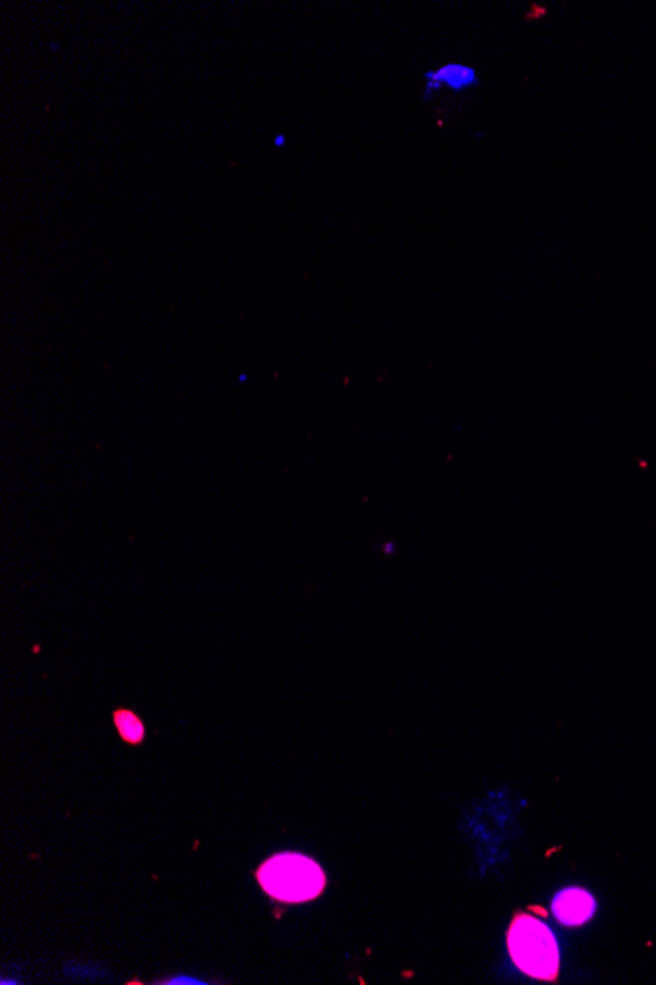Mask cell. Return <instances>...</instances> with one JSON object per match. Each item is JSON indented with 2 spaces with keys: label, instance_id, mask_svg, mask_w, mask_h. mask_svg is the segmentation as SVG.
<instances>
[{
  "label": "cell",
  "instance_id": "obj_1",
  "mask_svg": "<svg viewBox=\"0 0 656 985\" xmlns=\"http://www.w3.org/2000/svg\"><path fill=\"white\" fill-rule=\"evenodd\" d=\"M508 948L517 968L527 976L552 982L559 976L561 952L549 924L531 913H519L511 921Z\"/></svg>",
  "mask_w": 656,
  "mask_h": 985
},
{
  "label": "cell",
  "instance_id": "obj_6",
  "mask_svg": "<svg viewBox=\"0 0 656 985\" xmlns=\"http://www.w3.org/2000/svg\"><path fill=\"white\" fill-rule=\"evenodd\" d=\"M272 144L273 148H278V151H281V148H285V146H288V136H285V134L283 133H278L275 134V136H273Z\"/></svg>",
  "mask_w": 656,
  "mask_h": 985
},
{
  "label": "cell",
  "instance_id": "obj_7",
  "mask_svg": "<svg viewBox=\"0 0 656 985\" xmlns=\"http://www.w3.org/2000/svg\"><path fill=\"white\" fill-rule=\"evenodd\" d=\"M167 984H205L201 979H197V977H174V979H169Z\"/></svg>",
  "mask_w": 656,
  "mask_h": 985
},
{
  "label": "cell",
  "instance_id": "obj_4",
  "mask_svg": "<svg viewBox=\"0 0 656 985\" xmlns=\"http://www.w3.org/2000/svg\"><path fill=\"white\" fill-rule=\"evenodd\" d=\"M552 913L562 924L577 926V924H584L594 916L595 901L584 889H564L554 898Z\"/></svg>",
  "mask_w": 656,
  "mask_h": 985
},
{
  "label": "cell",
  "instance_id": "obj_8",
  "mask_svg": "<svg viewBox=\"0 0 656 985\" xmlns=\"http://www.w3.org/2000/svg\"><path fill=\"white\" fill-rule=\"evenodd\" d=\"M58 50H62V44L50 45V52H58Z\"/></svg>",
  "mask_w": 656,
  "mask_h": 985
},
{
  "label": "cell",
  "instance_id": "obj_5",
  "mask_svg": "<svg viewBox=\"0 0 656 985\" xmlns=\"http://www.w3.org/2000/svg\"><path fill=\"white\" fill-rule=\"evenodd\" d=\"M114 724L118 728V734L123 736L128 744H140L144 738V726L140 718L128 713V711H118L114 714Z\"/></svg>",
  "mask_w": 656,
  "mask_h": 985
},
{
  "label": "cell",
  "instance_id": "obj_3",
  "mask_svg": "<svg viewBox=\"0 0 656 985\" xmlns=\"http://www.w3.org/2000/svg\"><path fill=\"white\" fill-rule=\"evenodd\" d=\"M423 80H425L423 101H430V98L437 97L445 89L452 91L456 95H462L466 91L480 85V75H478L476 68L460 62L442 63L440 68L425 71Z\"/></svg>",
  "mask_w": 656,
  "mask_h": 985
},
{
  "label": "cell",
  "instance_id": "obj_2",
  "mask_svg": "<svg viewBox=\"0 0 656 985\" xmlns=\"http://www.w3.org/2000/svg\"><path fill=\"white\" fill-rule=\"evenodd\" d=\"M258 880L263 891L281 903L313 901L326 885L323 868L301 853L273 856L258 871Z\"/></svg>",
  "mask_w": 656,
  "mask_h": 985
}]
</instances>
